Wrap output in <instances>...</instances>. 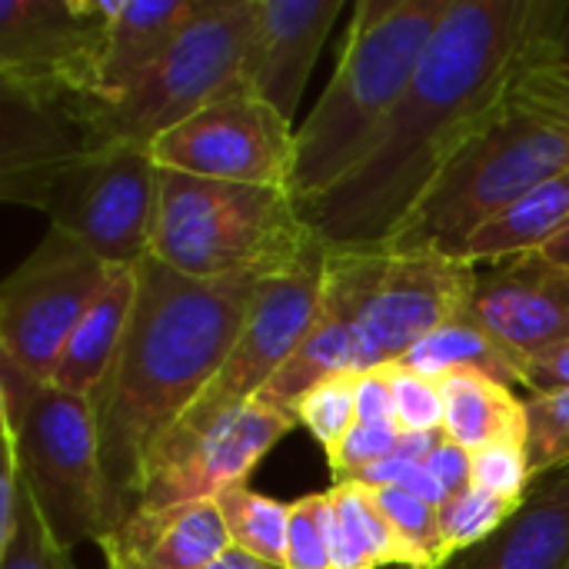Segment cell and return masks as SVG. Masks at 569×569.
Masks as SVG:
<instances>
[{"label": "cell", "instance_id": "cell-19", "mask_svg": "<svg viewBox=\"0 0 569 569\" xmlns=\"http://www.w3.org/2000/svg\"><path fill=\"white\" fill-rule=\"evenodd\" d=\"M443 569H569V467L537 480L490 540Z\"/></svg>", "mask_w": 569, "mask_h": 569}, {"label": "cell", "instance_id": "cell-7", "mask_svg": "<svg viewBox=\"0 0 569 569\" xmlns=\"http://www.w3.org/2000/svg\"><path fill=\"white\" fill-rule=\"evenodd\" d=\"M477 267L447 253L327 250L320 297L353 327L360 373L400 363L423 337L463 317Z\"/></svg>", "mask_w": 569, "mask_h": 569}, {"label": "cell", "instance_id": "cell-28", "mask_svg": "<svg viewBox=\"0 0 569 569\" xmlns=\"http://www.w3.org/2000/svg\"><path fill=\"white\" fill-rule=\"evenodd\" d=\"M357 377L360 373L330 377L303 393L293 407L297 423L307 427L327 453L357 427Z\"/></svg>", "mask_w": 569, "mask_h": 569}, {"label": "cell", "instance_id": "cell-23", "mask_svg": "<svg viewBox=\"0 0 569 569\" xmlns=\"http://www.w3.org/2000/svg\"><path fill=\"white\" fill-rule=\"evenodd\" d=\"M400 367L423 373L427 380H443L450 373L470 370V373H483L490 380L507 383L510 390L523 387L527 390V370L517 363V357L473 317V310H467L463 317L443 323L440 330H433L430 337H423L403 360Z\"/></svg>", "mask_w": 569, "mask_h": 569}, {"label": "cell", "instance_id": "cell-12", "mask_svg": "<svg viewBox=\"0 0 569 569\" xmlns=\"http://www.w3.org/2000/svg\"><path fill=\"white\" fill-rule=\"evenodd\" d=\"M293 120L250 87L213 100L150 143V157L163 170L287 193L293 183Z\"/></svg>", "mask_w": 569, "mask_h": 569}, {"label": "cell", "instance_id": "cell-29", "mask_svg": "<svg viewBox=\"0 0 569 569\" xmlns=\"http://www.w3.org/2000/svg\"><path fill=\"white\" fill-rule=\"evenodd\" d=\"M527 457L533 483L569 467V390L527 400Z\"/></svg>", "mask_w": 569, "mask_h": 569}, {"label": "cell", "instance_id": "cell-6", "mask_svg": "<svg viewBox=\"0 0 569 569\" xmlns=\"http://www.w3.org/2000/svg\"><path fill=\"white\" fill-rule=\"evenodd\" d=\"M257 0H200L163 60L120 100H73L87 150L143 147L180 127L213 100L247 87V53Z\"/></svg>", "mask_w": 569, "mask_h": 569}, {"label": "cell", "instance_id": "cell-2", "mask_svg": "<svg viewBox=\"0 0 569 569\" xmlns=\"http://www.w3.org/2000/svg\"><path fill=\"white\" fill-rule=\"evenodd\" d=\"M260 280L253 273L197 280L153 253L133 263L130 320L93 397L110 533L140 507L160 440L230 357Z\"/></svg>", "mask_w": 569, "mask_h": 569}, {"label": "cell", "instance_id": "cell-20", "mask_svg": "<svg viewBox=\"0 0 569 569\" xmlns=\"http://www.w3.org/2000/svg\"><path fill=\"white\" fill-rule=\"evenodd\" d=\"M130 307H133V267H117L103 293L90 303V310L63 343L50 383L67 393L93 400L120 350Z\"/></svg>", "mask_w": 569, "mask_h": 569}, {"label": "cell", "instance_id": "cell-17", "mask_svg": "<svg viewBox=\"0 0 569 569\" xmlns=\"http://www.w3.org/2000/svg\"><path fill=\"white\" fill-rule=\"evenodd\" d=\"M230 547L227 523L213 500L207 503H140L100 553L107 569H200Z\"/></svg>", "mask_w": 569, "mask_h": 569}, {"label": "cell", "instance_id": "cell-18", "mask_svg": "<svg viewBox=\"0 0 569 569\" xmlns=\"http://www.w3.org/2000/svg\"><path fill=\"white\" fill-rule=\"evenodd\" d=\"M197 7L200 0H153V3L110 0L100 30L90 100L107 103L133 90L177 43L183 27L193 20Z\"/></svg>", "mask_w": 569, "mask_h": 569}, {"label": "cell", "instance_id": "cell-3", "mask_svg": "<svg viewBox=\"0 0 569 569\" xmlns=\"http://www.w3.org/2000/svg\"><path fill=\"white\" fill-rule=\"evenodd\" d=\"M563 173H569V57L553 50L510 80L383 250L460 257L490 217Z\"/></svg>", "mask_w": 569, "mask_h": 569}, {"label": "cell", "instance_id": "cell-26", "mask_svg": "<svg viewBox=\"0 0 569 569\" xmlns=\"http://www.w3.org/2000/svg\"><path fill=\"white\" fill-rule=\"evenodd\" d=\"M370 490V487H367ZM380 513L393 527L400 550H403V567L407 569H443L447 550H443V530H440V510L430 507L427 500L403 493V490H370Z\"/></svg>", "mask_w": 569, "mask_h": 569}, {"label": "cell", "instance_id": "cell-15", "mask_svg": "<svg viewBox=\"0 0 569 569\" xmlns=\"http://www.w3.org/2000/svg\"><path fill=\"white\" fill-rule=\"evenodd\" d=\"M470 310L527 370L569 343V270L540 253L487 263L477 270Z\"/></svg>", "mask_w": 569, "mask_h": 569}, {"label": "cell", "instance_id": "cell-5", "mask_svg": "<svg viewBox=\"0 0 569 569\" xmlns=\"http://www.w3.org/2000/svg\"><path fill=\"white\" fill-rule=\"evenodd\" d=\"M317 233L287 190L157 167L150 253L183 277H270L300 263Z\"/></svg>", "mask_w": 569, "mask_h": 569}, {"label": "cell", "instance_id": "cell-32", "mask_svg": "<svg viewBox=\"0 0 569 569\" xmlns=\"http://www.w3.org/2000/svg\"><path fill=\"white\" fill-rule=\"evenodd\" d=\"M397 407V427L403 433H437L443 430V393L437 380H427L423 373H413L400 363L380 367Z\"/></svg>", "mask_w": 569, "mask_h": 569}, {"label": "cell", "instance_id": "cell-35", "mask_svg": "<svg viewBox=\"0 0 569 569\" xmlns=\"http://www.w3.org/2000/svg\"><path fill=\"white\" fill-rule=\"evenodd\" d=\"M427 470L433 473V480L443 487L447 500L467 493L473 487V470H470V450H463L460 443H453L447 433L440 440V447L430 453L427 460Z\"/></svg>", "mask_w": 569, "mask_h": 569}, {"label": "cell", "instance_id": "cell-31", "mask_svg": "<svg viewBox=\"0 0 569 569\" xmlns=\"http://www.w3.org/2000/svg\"><path fill=\"white\" fill-rule=\"evenodd\" d=\"M473 487L483 493H493L510 503H523L533 487V470L527 457V443L517 440H497L470 453Z\"/></svg>", "mask_w": 569, "mask_h": 569}, {"label": "cell", "instance_id": "cell-8", "mask_svg": "<svg viewBox=\"0 0 569 569\" xmlns=\"http://www.w3.org/2000/svg\"><path fill=\"white\" fill-rule=\"evenodd\" d=\"M7 203L40 210L53 230L80 240L110 267L150 253L157 163L143 147L77 150L50 167L0 180Z\"/></svg>", "mask_w": 569, "mask_h": 569}, {"label": "cell", "instance_id": "cell-25", "mask_svg": "<svg viewBox=\"0 0 569 569\" xmlns=\"http://www.w3.org/2000/svg\"><path fill=\"white\" fill-rule=\"evenodd\" d=\"M220 517L227 523L230 543L283 567L287 560V527H290V503H280L267 493L250 490L247 483L223 490L217 500Z\"/></svg>", "mask_w": 569, "mask_h": 569}, {"label": "cell", "instance_id": "cell-34", "mask_svg": "<svg viewBox=\"0 0 569 569\" xmlns=\"http://www.w3.org/2000/svg\"><path fill=\"white\" fill-rule=\"evenodd\" d=\"M327 493L303 497L290 503V527H287V569H333L330 543L323 527Z\"/></svg>", "mask_w": 569, "mask_h": 569}, {"label": "cell", "instance_id": "cell-11", "mask_svg": "<svg viewBox=\"0 0 569 569\" xmlns=\"http://www.w3.org/2000/svg\"><path fill=\"white\" fill-rule=\"evenodd\" d=\"M323 267H327V247L320 243L300 263L280 273H270L257 283L243 330L230 357L223 360L210 387L200 393V400L180 417V423L167 437L200 433L220 417L247 407L267 390V383L297 353V347L303 343V337L310 333L317 320Z\"/></svg>", "mask_w": 569, "mask_h": 569}, {"label": "cell", "instance_id": "cell-14", "mask_svg": "<svg viewBox=\"0 0 569 569\" xmlns=\"http://www.w3.org/2000/svg\"><path fill=\"white\" fill-rule=\"evenodd\" d=\"M293 427H300L293 413L250 400L200 433L167 437L147 463L140 503L167 507L217 500L223 490L247 483L257 463Z\"/></svg>", "mask_w": 569, "mask_h": 569}, {"label": "cell", "instance_id": "cell-30", "mask_svg": "<svg viewBox=\"0 0 569 569\" xmlns=\"http://www.w3.org/2000/svg\"><path fill=\"white\" fill-rule=\"evenodd\" d=\"M0 569H77L70 550L60 547L57 537L50 533L27 480L17 503V527L10 540L0 543Z\"/></svg>", "mask_w": 569, "mask_h": 569}, {"label": "cell", "instance_id": "cell-36", "mask_svg": "<svg viewBox=\"0 0 569 569\" xmlns=\"http://www.w3.org/2000/svg\"><path fill=\"white\" fill-rule=\"evenodd\" d=\"M357 423H397L393 390L383 370H370L357 377Z\"/></svg>", "mask_w": 569, "mask_h": 569}, {"label": "cell", "instance_id": "cell-9", "mask_svg": "<svg viewBox=\"0 0 569 569\" xmlns=\"http://www.w3.org/2000/svg\"><path fill=\"white\" fill-rule=\"evenodd\" d=\"M7 423V420H3ZM20 470L60 547L103 543L110 533L93 400L43 383L20 417Z\"/></svg>", "mask_w": 569, "mask_h": 569}, {"label": "cell", "instance_id": "cell-39", "mask_svg": "<svg viewBox=\"0 0 569 569\" xmlns=\"http://www.w3.org/2000/svg\"><path fill=\"white\" fill-rule=\"evenodd\" d=\"M543 260H550L553 267H563V270H569V223L543 247V250H537Z\"/></svg>", "mask_w": 569, "mask_h": 569}, {"label": "cell", "instance_id": "cell-37", "mask_svg": "<svg viewBox=\"0 0 569 569\" xmlns=\"http://www.w3.org/2000/svg\"><path fill=\"white\" fill-rule=\"evenodd\" d=\"M527 390H530V397L569 390V343L557 347L553 353H547L527 367Z\"/></svg>", "mask_w": 569, "mask_h": 569}, {"label": "cell", "instance_id": "cell-33", "mask_svg": "<svg viewBox=\"0 0 569 569\" xmlns=\"http://www.w3.org/2000/svg\"><path fill=\"white\" fill-rule=\"evenodd\" d=\"M403 443V430L397 423H357L330 453V473L337 477V483L353 480L357 473H363L367 467L390 460L400 453Z\"/></svg>", "mask_w": 569, "mask_h": 569}, {"label": "cell", "instance_id": "cell-22", "mask_svg": "<svg viewBox=\"0 0 569 569\" xmlns=\"http://www.w3.org/2000/svg\"><path fill=\"white\" fill-rule=\"evenodd\" d=\"M443 393V433L463 450H480L497 440L527 443V400L507 383L483 373H450L440 380Z\"/></svg>", "mask_w": 569, "mask_h": 569}, {"label": "cell", "instance_id": "cell-4", "mask_svg": "<svg viewBox=\"0 0 569 569\" xmlns=\"http://www.w3.org/2000/svg\"><path fill=\"white\" fill-rule=\"evenodd\" d=\"M453 0H360L337 70L297 127L290 197L310 203L350 177L403 100Z\"/></svg>", "mask_w": 569, "mask_h": 569}, {"label": "cell", "instance_id": "cell-16", "mask_svg": "<svg viewBox=\"0 0 569 569\" xmlns=\"http://www.w3.org/2000/svg\"><path fill=\"white\" fill-rule=\"evenodd\" d=\"M343 0H257L243 83L293 120Z\"/></svg>", "mask_w": 569, "mask_h": 569}, {"label": "cell", "instance_id": "cell-10", "mask_svg": "<svg viewBox=\"0 0 569 569\" xmlns=\"http://www.w3.org/2000/svg\"><path fill=\"white\" fill-rule=\"evenodd\" d=\"M113 270L80 240L50 227L0 287V357L50 383L63 343Z\"/></svg>", "mask_w": 569, "mask_h": 569}, {"label": "cell", "instance_id": "cell-13", "mask_svg": "<svg viewBox=\"0 0 569 569\" xmlns=\"http://www.w3.org/2000/svg\"><path fill=\"white\" fill-rule=\"evenodd\" d=\"M110 0H0V90L20 100H90Z\"/></svg>", "mask_w": 569, "mask_h": 569}, {"label": "cell", "instance_id": "cell-1", "mask_svg": "<svg viewBox=\"0 0 569 569\" xmlns=\"http://www.w3.org/2000/svg\"><path fill=\"white\" fill-rule=\"evenodd\" d=\"M563 7L453 0L370 157L300 217L327 250H383L453 150L533 60L563 50Z\"/></svg>", "mask_w": 569, "mask_h": 569}, {"label": "cell", "instance_id": "cell-27", "mask_svg": "<svg viewBox=\"0 0 569 569\" xmlns=\"http://www.w3.org/2000/svg\"><path fill=\"white\" fill-rule=\"evenodd\" d=\"M517 510H520V503L500 500V497L483 493L477 487H470L467 493L447 500V507L440 510V530H443L447 560H453V557L480 547L483 540H490Z\"/></svg>", "mask_w": 569, "mask_h": 569}, {"label": "cell", "instance_id": "cell-21", "mask_svg": "<svg viewBox=\"0 0 569 569\" xmlns=\"http://www.w3.org/2000/svg\"><path fill=\"white\" fill-rule=\"evenodd\" d=\"M569 223V173L553 177L523 197H517L510 207H503L497 217H490L460 250V260L473 267L500 263L510 257L537 253L543 250Z\"/></svg>", "mask_w": 569, "mask_h": 569}, {"label": "cell", "instance_id": "cell-38", "mask_svg": "<svg viewBox=\"0 0 569 569\" xmlns=\"http://www.w3.org/2000/svg\"><path fill=\"white\" fill-rule=\"evenodd\" d=\"M200 569H287V567H277V563H267V560H260V557H253V553H247V550H240V547H227L213 563H207V567Z\"/></svg>", "mask_w": 569, "mask_h": 569}, {"label": "cell", "instance_id": "cell-24", "mask_svg": "<svg viewBox=\"0 0 569 569\" xmlns=\"http://www.w3.org/2000/svg\"><path fill=\"white\" fill-rule=\"evenodd\" d=\"M323 527L333 569L403 567L400 540L363 483L347 480L327 490Z\"/></svg>", "mask_w": 569, "mask_h": 569}]
</instances>
